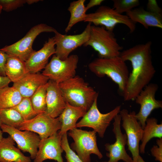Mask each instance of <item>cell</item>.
<instances>
[{
  "label": "cell",
  "mask_w": 162,
  "mask_h": 162,
  "mask_svg": "<svg viewBox=\"0 0 162 162\" xmlns=\"http://www.w3.org/2000/svg\"><path fill=\"white\" fill-rule=\"evenodd\" d=\"M152 42L149 41L121 52L120 56L125 62L130 61L132 68L122 94L125 101L135 100L155 73L152 60Z\"/></svg>",
  "instance_id": "6da1fadb"
},
{
  "label": "cell",
  "mask_w": 162,
  "mask_h": 162,
  "mask_svg": "<svg viewBox=\"0 0 162 162\" xmlns=\"http://www.w3.org/2000/svg\"><path fill=\"white\" fill-rule=\"evenodd\" d=\"M59 86L66 102L83 107L87 111L98 97V93L79 76L76 75Z\"/></svg>",
  "instance_id": "7a4b0ae2"
},
{
  "label": "cell",
  "mask_w": 162,
  "mask_h": 162,
  "mask_svg": "<svg viewBox=\"0 0 162 162\" xmlns=\"http://www.w3.org/2000/svg\"><path fill=\"white\" fill-rule=\"evenodd\" d=\"M88 67L98 77L107 76L110 78L123 94L130 73L125 62L120 56L96 58L89 63Z\"/></svg>",
  "instance_id": "3957f363"
},
{
  "label": "cell",
  "mask_w": 162,
  "mask_h": 162,
  "mask_svg": "<svg viewBox=\"0 0 162 162\" xmlns=\"http://www.w3.org/2000/svg\"><path fill=\"white\" fill-rule=\"evenodd\" d=\"M90 46L100 57L109 58L120 56L123 47L118 43L113 32L102 26H91L88 41L83 45Z\"/></svg>",
  "instance_id": "277c9868"
},
{
  "label": "cell",
  "mask_w": 162,
  "mask_h": 162,
  "mask_svg": "<svg viewBox=\"0 0 162 162\" xmlns=\"http://www.w3.org/2000/svg\"><path fill=\"white\" fill-rule=\"evenodd\" d=\"M84 22L103 27L112 32L118 24L127 26L130 33L133 32L136 28V23L126 15L119 14L113 8L106 5L101 6L95 12L87 14Z\"/></svg>",
  "instance_id": "5b68a950"
},
{
  "label": "cell",
  "mask_w": 162,
  "mask_h": 162,
  "mask_svg": "<svg viewBox=\"0 0 162 162\" xmlns=\"http://www.w3.org/2000/svg\"><path fill=\"white\" fill-rule=\"evenodd\" d=\"M57 32L53 27L44 23H40L32 27L22 39L14 43L6 46L0 50L9 55L16 57L26 62L34 51L32 48L33 43L40 34L43 32Z\"/></svg>",
  "instance_id": "8992f818"
},
{
  "label": "cell",
  "mask_w": 162,
  "mask_h": 162,
  "mask_svg": "<svg viewBox=\"0 0 162 162\" xmlns=\"http://www.w3.org/2000/svg\"><path fill=\"white\" fill-rule=\"evenodd\" d=\"M96 134L94 130L88 131L76 128L70 130L69 135L74 140L71 148L83 162H91V154L96 155L100 159L103 157L98 147Z\"/></svg>",
  "instance_id": "52a82bcc"
},
{
  "label": "cell",
  "mask_w": 162,
  "mask_h": 162,
  "mask_svg": "<svg viewBox=\"0 0 162 162\" xmlns=\"http://www.w3.org/2000/svg\"><path fill=\"white\" fill-rule=\"evenodd\" d=\"M78 61V56L76 54L70 55L63 60L54 54L42 74L59 84L76 76Z\"/></svg>",
  "instance_id": "ba28073f"
},
{
  "label": "cell",
  "mask_w": 162,
  "mask_h": 162,
  "mask_svg": "<svg viewBox=\"0 0 162 162\" xmlns=\"http://www.w3.org/2000/svg\"><path fill=\"white\" fill-rule=\"evenodd\" d=\"M97 97L92 105L81 119L76 124V127H88L92 128L103 138L111 122L121 111V106H118L110 112L105 114L100 112L97 106Z\"/></svg>",
  "instance_id": "9c48e42d"
},
{
  "label": "cell",
  "mask_w": 162,
  "mask_h": 162,
  "mask_svg": "<svg viewBox=\"0 0 162 162\" xmlns=\"http://www.w3.org/2000/svg\"><path fill=\"white\" fill-rule=\"evenodd\" d=\"M119 113L122 122V126L127 137V144L134 160L140 155L139 143L143 136V129L136 118L135 111L129 112L128 110L124 109Z\"/></svg>",
  "instance_id": "30bf717a"
},
{
  "label": "cell",
  "mask_w": 162,
  "mask_h": 162,
  "mask_svg": "<svg viewBox=\"0 0 162 162\" xmlns=\"http://www.w3.org/2000/svg\"><path fill=\"white\" fill-rule=\"evenodd\" d=\"M61 126L58 117L53 118L44 112L38 114L30 119L24 120L18 129L33 132L42 139L57 133Z\"/></svg>",
  "instance_id": "8fae6325"
},
{
  "label": "cell",
  "mask_w": 162,
  "mask_h": 162,
  "mask_svg": "<svg viewBox=\"0 0 162 162\" xmlns=\"http://www.w3.org/2000/svg\"><path fill=\"white\" fill-rule=\"evenodd\" d=\"M91 23H88L84 30L80 34H63L57 31L53 37L55 43V55L61 60H64L73 51L83 45L88 40Z\"/></svg>",
  "instance_id": "7c38bea8"
},
{
  "label": "cell",
  "mask_w": 162,
  "mask_h": 162,
  "mask_svg": "<svg viewBox=\"0 0 162 162\" xmlns=\"http://www.w3.org/2000/svg\"><path fill=\"white\" fill-rule=\"evenodd\" d=\"M158 88L157 84L149 83L141 91L135 100L140 106L136 117L143 129L146 122L152 112L155 109L162 108V101L155 98V94Z\"/></svg>",
  "instance_id": "4fadbf2b"
},
{
  "label": "cell",
  "mask_w": 162,
  "mask_h": 162,
  "mask_svg": "<svg viewBox=\"0 0 162 162\" xmlns=\"http://www.w3.org/2000/svg\"><path fill=\"white\" fill-rule=\"evenodd\" d=\"M114 120L112 130L116 140L113 144L108 143L105 144V149L108 152L106 155L109 160L101 162H118L120 160L124 162H133L132 158L128 154L125 149L127 137L126 134H123L121 131V118L120 114L116 115Z\"/></svg>",
  "instance_id": "5bb4252c"
},
{
  "label": "cell",
  "mask_w": 162,
  "mask_h": 162,
  "mask_svg": "<svg viewBox=\"0 0 162 162\" xmlns=\"http://www.w3.org/2000/svg\"><path fill=\"white\" fill-rule=\"evenodd\" d=\"M0 128L3 132L7 133L11 137L20 149L28 152L31 159H34L41 140L37 134L29 130H20L3 124Z\"/></svg>",
  "instance_id": "9a60e30c"
},
{
  "label": "cell",
  "mask_w": 162,
  "mask_h": 162,
  "mask_svg": "<svg viewBox=\"0 0 162 162\" xmlns=\"http://www.w3.org/2000/svg\"><path fill=\"white\" fill-rule=\"evenodd\" d=\"M62 136L57 133L46 138L41 139L38 151L33 162H43L47 159L64 162L61 146Z\"/></svg>",
  "instance_id": "2e32d148"
},
{
  "label": "cell",
  "mask_w": 162,
  "mask_h": 162,
  "mask_svg": "<svg viewBox=\"0 0 162 162\" xmlns=\"http://www.w3.org/2000/svg\"><path fill=\"white\" fill-rule=\"evenodd\" d=\"M55 43L53 37L50 38L43 47L39 50L34 51L25 62L28 73H36L44 69L49 58L55 54Z\"/></svg>",
  "instance_id": "e0dca14e"
},
{
  "label": "cell",
  "mask_w": 162,
  "mask_h": 162,
  "mask_svg": "<svg viewBox=\"0 0 162 162\" xmlns=\"http://www.w3.org/2000/svg\"><path fill=\"white\" fill-rule=\"evenodd\" d=\"M66 104L59 84L49 80L46 89L45 112L52 118H57L65 108Z\"/></svg>",
  "instance_id": "ac0fdd59"
},
{
  "label": "cell",
  "mask_w": 162,
  "mask_h": 162,
  "mask_svg": "<svg viewBox=\"0 0 162 162\" xmlns=\"http://www.w3.org/2000/svg\"><path fill=\"white\" fill-rule=\"evenodd\" d=\"M48 78L42 74L27 73L13 86L20 92L23 98H30L41 86L46 83Z\"/></svg>",
  "instance_id": "d6986e66"
},
{
  "label": "cell",
  "mask_w": 162,
  "mask_h": 162,
  "mask_svg": "<svg viewBox=\"0 0 162 162\" xmlns=\"http://www.w3.org/2000/svg\"><path fill=\"white\" fill-rule=\"evenodd\" d=\"M15 142L10 135L0 141V162H31L30 157L16 147Z\"/></svg>",
  "instance_id": "ffe728a7"
},
{
  "label": "cell",
  "mask_w": 162,
  "mask_h": 162,
  "mask_svg": "<svg viewBox=\"0 0 162 162\" xmlns=\"http://www.w3.org/2000/svg\"><path fill=\"white\" fill-rule=\"evenodd\" d=\"M87 111L83 107L73 106L66 102L65 108L58 117L61 123L58 134L62 136L68 130L76 128L77 121L82 117Z\"/></svg>",
  "instance_id": "44dd1931"
},
{
  "label": "cell",
  "mask_w": 162,
  "mask_h": 162,
  "mask_svg": "<svg viewBox=\"0 0 162 162\" xmlns=\"http://www.w3.org/2000/svg\"><path fill=\"white\" fill-rule=\"evenodd\" d=\"M126 14L132 21L140 23L146 29L150 27L162 28V14L151 12L142 8H134Z\"/></svg>",
  "instance_id": "7402d4cb"
},
{
  "label": "cell",
  "mask_w": 162,
  "mask_h": 162,
  "mask_svg": "<svg viewBox=\"0 0 162 162\" xmlns=\"http://www.w3.org/2000/svg\"><path fill=\"white\" fill-rule=\"evenodd\" d=\"M5 71L6 76L13 83L18 81L28 73L25 62L9 55L5 65Z\"/></svg>",
  "instance_id": "603a6c76"
},
{
  "label": "cell",
  "mask_w": 162,
  "mask_h": 162,
  "mask_svg": "<svg viewBox=\"0 0 162 162\" xmlns=\"http://www.w3.org/2000/svg\"><path fill=\"white\" fill-rule=\"evenodd\" d=\"M161 138L162 137V124H158V120L155 118H148L143 129V134L141 144L139 146L140 152L144 154L147 143L153 138Z\"/></svg>",
  "instance_id": "cb8c5ba5"
},
{
  "label": "cell",
  "mask_w": 162,
  "mask_h": 162,
  "mask_svg": "<svg viewBox=\"0 0 162 162\" xmlns=\"http://www.w3.org/2000/svg\"><path fill=\"white\" fill-rule=\"evenodd\" d=\"M85 0H78L71 2L68 10L70 13V17L65 29L66 33L78 22L84 21L87 16L85 5Z\"/></svg>",
  "instance_id": "d4e9b609"
},
{
  "label": "cell",
  "mask_w": 162,
  "mask_h": 162,
  "mask_svg": "<svg viewBox=\"0 0 162 162\" xmlns=\"http://www.w3.org/2000/svg\"><path fill=\"white\" fill-rule=\"evenodd\" d=\"M22 97L13 86H6L0 89V108H13L21 101Z\"/></svg>",
  "instance_id": "484cf974"
},
{
  "label": "cell",
  "mask_w": 162,
  "mask_h": 162,
  "mask_svg": "<svg viewBox=\"0 0 162 162\" xmlns=\"http://www.w3.org/2000/svg\"><path fill=\"white\" fill-rule=\"evenodd\" d=\"M0 119L3 124L17 129L24 121L19 112L13 108H0Z\"/></svg>",
  "instance_id": "4316f807"
},
{
  "label": "cell",
  "mask_w": 162,
  "mask_h": 162,
  "mask_svg": "<svg viewBox=\"0 0 162 162\" xmlns=\"http://www.w3.org/2000/svg\"><path fill=\"white\" fill-rule=\"evenodd\" d=\"M47 82L40 86L30 98L32 106L38 114L45 112L46 110Z\"/></svg>",
  "instance_id": "83f0119b"
},
{
  "label": "cell",
  "mask_w": 162,
  "mask_h": 162,
  "mask_svg": "<svg viewBox=\"0 0 162 162\" xmlns=\"http://www.w3.org/2000/svg\"><path fill=\"white\" fill-rule=\"evenodd\" d=\"M12 108L18 112L24 120L30 119L38 114L34 110L29 98H23L18 104Z\"/></svg>",
  "instance_id": "f1b7e54d"
},
{
  "label": "cell",
  "mask_w": 162,
  "mask_h": 162,
  "mask_svg": "<svg viewBox=\"0 0 162 162\" xmlns=\"http://www.w3.org/2000/svg\"><path fill=\"white\" fill-rule=\"evenodd\" d=\"M113 8L121 14L129 12L140 4L138 0H113Z\"/></svg>",
  "instance_id": "f546056e"
},
{
  "label": "cell",
  "mask_w": 162,
  "mask_h": 162,
  "mask_svg": "<svg viewBox=\"0 0 162 162\" xmlns=\"http://www.w3.org/2000/svg\"><path fill=\"white\" fill-rule=\"evenodd\" d=\"M61 146L65 153V157L67 162H83L70 146L67 133L62 136Z\"/></svg>",
  "instance_id": "4dcf8cb0"
},
{
  "label": "cell",
  "mask_w": 162,
  "mask_h": 162,
  "mask_svg": "<svg viewBox=\"0 0 162 162\" xmlns=\"http://www.w3.org/2000/svg\"><path fill=\"white\" fill-rule=\"evenodd\" d=\"M26 3V0H0L2 10L7 12L20 7Z\"/></svg>",
  "instance_id": "1f68e13d"
},
{
  "label": "cell",
  "mask_w": 162,
  "mask_h": 162,
  "mask_svg": "<svg viewBox=\"0 0 162 162\" xmlns=\"http://www.w3.org/2000/svg\"><path fill=\"white\" fill-rule=\"evenodd\" d=\"M157 146H154L151 149L152 155L156 161L162 162V138L156 140Z\"/></svg>",
  "instance_id": "d6a6232c"
},
{
  "label": "cell",
  "mask_w": 162,
  "mask_h": 162,
  "mask_svg": "<svg viewBox=\"0 0 162 162\" xmlns=\"http://www.w3.org/2000/svg\"><path fill=\"white\" fill-rule=\"evenodd\" d=\"M147 10L157 14H162L161 8L156 0H148L147 4Z\"/></svg>",
  "instance_id": "836d02e7"
},
{
  "label": "cell",
  "mask_w": 162,
  "mask_h": 162,
  "mask_svg": "<svg viewBox=\"0 0 162 162\" xmlns=\"http://www.w3.org/2000/svg\"><path fill=\"white\" fill-rule=\"evenodd\" d=\"M9 55L0 50V75L6 76L5 65Z\"/></svg>",
  "instance_id": "e575fe53"
},
{
  "label": "cell",
  "mask_w": 162,
  "mask_h": 162,
  "mask_svg": "<svg viewBox=\"0 0 162 162\" xmlns=\"http://www.w3.org/2000/svg\"><path fill=\"white\" fill-rule=\"evenodd\" d=\"M10 82V80L6 76L0 75V89L8 86Z\"/></svg>",
  "instance_id": "d590c367"
},
{
  "label": "cell",
  "mask_w": 162,
  "mask_h": 162,
  "mask_svg": "<svg viewBox=\"0 0 162 162\" xmlns=\"http://www.w3.org/2000/svg\"><path fill=\"white\" fill-rule=\"evenodd\" d=\"M104 1V0H90L86 6V9L88 10L95 6L100 5Z\"/></svg>",
  "instance_id": "8d00e7d4"
},
{
  "label": "cell",
  "mask_w": 162,
  "mask_h": 162,
  "mask_svg": "<svg viewBox=\"0 0 162 162\" xmlns=\"http://www.w3.org/2000/svg\"><path fill=\"white\" fill-rule=\"evenodd\" d=\"M133 162H146L142 158L140 155L134 160H133Z\"/></svg>",
  "instance_id": "74e56055"
},
{
  "label": "cell",
  "mask_w": 162,
  "mask_h": 162,
  "mask_svg": "<svg viewBox=\"0 0 162 162\" xmlns=\"http://www.w3.org/2000/svg\"><path fill=\"white\" fill-rule=\"evenodd\" d=\"M39 0H26V3L28 4H31L39 2Z\"/></svg>",
  "instance_id": "f35d334b"
},
{
  "label": "cell",
  "mask_w": 162,
  "mask_h": 162,
  "mask_svg": "<svg viewBox=\"0 0 162 162\" xmlns=\"http://www.w3.org/2000/svg\"><path fill=\"white\" fill-rule=\"evenodd\" d=\"M2 132H3L2 130L0 129V141L3 139V138L2 136Z\"/></svg>",
  "instance_id": "ab89813d"
},
{
  "label": "cell",
  "mask_w": 162,
  "mask_h": 162,
  "mask_svg": "<svg viewBox=\"0 0 162 162\" xmlns=\"http://www.w3.org/2000/svg\"><path fill=\"white\" fill-rule=\"evenodd\" d=\"M2 10V6L0 4V14H1Z\"/></svg>",
  "instance_id": "60d3db41"
},
{
  "label": "cell",
  "mask_w": 162,
  "mask_h": 162,
  "mask_svg": "<svg viewBox=\"0 0 162 162\" xmlns=\"http://www.w3.org/2000/svg\"><path fill=\"white\" fill-rule=\"evenodd\" d=\"M3 123H2L1 120L0 119V128Z\"/></svg>",
  "instance_id": "b9f144b4"
}]
</instances>
